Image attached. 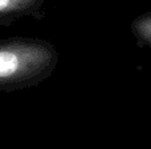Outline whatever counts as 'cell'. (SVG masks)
<instances>
[{"label": "cell", "mask_w": 151, "mask_h": 149, "mask_svg": "<svg viewBox=\"0 0 151 149\" xmlns=\"http://www.w3.org/2000/svg\"><path fill=\"white\" fill-rule=\"evenodd\" d=\"M60 60L52 42L32 37L0 41V91H17L40 84L53 74Z\"/></svg>", "instance_id": "1"}, {"label": "cell", "mask_w": 151, "mask_h": 149, "mask_svg": "<svg viewBox=\"0 0 151 149\" xmlns=\"http://www.w3.org/2000/svg\"><path fill=\"white\" fill-rule=\"evenodd\" d=\"M45 0H0V26L40 12Z\"/></svg>", "instance_id": "2"}]
</instances>
